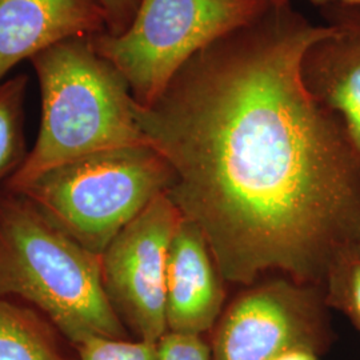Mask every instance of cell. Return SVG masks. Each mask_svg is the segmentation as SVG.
I'll return each mask as SVG.
<instances>
[{
    "instance_id": "obj_6",
    "label": "cell",
    "mask_w": 360,
    "mask_h": 360,
    "mask_svg": "<svg viewBox=\"0 0 360 360\" xmlns=\"http://www.w3.org/2000/svg\"><path fill=\"white\" fill-rule=\"evenodd\" d=\"M183 215L159 195L101 255L104 292L135 340L158 345L167 334L168 254Z\"/></svg>"
},
{
    "instance_id": "obj_5",
    "label": "cell",
    "mask_w": 360,
    "mask_h": 360,
    "mask_svg": "<svg viewBox=\"0 0 360 360\" xmlns=\"http://www.w3.org/2000/svg\"><path fill=\"white\" fill-rule=\"evenodd\" d=\"M269 8V0H141L126 31L94 35L91 43L124 77L135 102L148 107L198 52Z\"/></svg>"
},
{
    "instance_id": "obj_7",
    "label": "cell",
    "mask_w": 360,
    "mask_h": 360,
    "mask_svg": "<svg viewBox=\"0 0 360 360\" xmlns=\"http://www.w3.org/2000/svg\"><path fill=\"white\" fill-rule=\"evenodd\" d=\"M331 342L321 316L284 302L276 292L245 296L226 312L211 346V360H275L288 349L318 355Z\"/></svg>"
},
{
    "instance_id": "obj_13",
    "label": "cell",
    "mask_w": 360,
    "mask_h": 360,
    "mask_svg": "<svg viewBox=\"0 0 360 360\" xmlns=\"http://www.w3.org/2000/svg\"><path fill=\"white\" fill-rule=\"evenodd\" d=\"M75 348L79 360H160L158 345L142 340L89 336Z\"/></svg>"
},
{
    "instance_id": "obj_18",
    "label": "cell",
    "mask_w": 360,
    "mask_h": 360,
    "mask_svg": "<svg viewBox=\"0 0 360 360\" xmlns=\"http://www.w3.org/2000/svg\"><path fill=\"white\" fill-rule=\"evenodd\" d=\"M270 4L274 6H283V4H290V0H269ZM312 3L318 4H345V6H359L360 0H309Z\"/></svg>"
},
{
    "instance_id": "obj_17",
    "label": "cell",
    "mask_w": 360,
    "mask_h": 360,
    "mask_svg": "<svg viewBox=\"0 0 360 360\" xmlns=\"http://www.w3.org/2000/svg\"><path fill=\"white\" fill-rule=\"evenodd\" d=\"M275 360H319L318 354L307 349V348H294L288 349L284 354H282L279 358Z\"/></svg>"
},
{
    "instance_id": "obj_16",
    "label": "cell",
    "mask_w": 360,
    "mask_h": 360,
    "mask_svg": "<svg viewBox=\"0 0 360 360\" xmlns=\"http://www.w3.org/2000/svg\"><path fill=\"white\" fill-rule=\"evenodd\" d=\"M105 16L110 34H122L129 28L141 0H98Z\"/></svg>"
},
{
    "instance_id": "obj_15",
    "label": "cell",
    "mask_w": 360,
    "mask_h": 360,
    "mask_svg": "<svg viewBox=\"0 0 360 360\" xmlns=\"http://www.w3.org/2000/svg\"><path fill=\"white\" fill-rule=\"evenodd\" d=\"M158 348L160 360H211V346L200 335L167 333Z\"/></svg>"
},
{
    "instance_id": "obj_3",
    "label": "cell",
    "mask_w": 360,
    "mask_h": 360,
    "mask_svg": "<svg viewBox=\"0 0 360 360\" xmlns=\"http://www.w3.org/2000/svg\"><path fill=\"white\" fill-rule=\"evenodd\" d=\"M41 122L32 151L6 190L16 193L52 168L105 150L148 144L136 102L115 67L89 38L63 40L32 58Z\"/></svg>"
},
{
    "instance_id": "obj_1",
    "label": "cell",
    "mask_w": 360,
    "mask_h": 360,
    "mask_svg": "<svg viewBox=\"0 0 360 360\" xmlns=\"http://www.w3.org/2000/svg\"><path fill=\"white\" fill-rule=\"evenodd\" d=\"M330 32L270 4L198 52L155 103H136L172 169L168 196L230 281L270 269L328 278L360 245L359 159L303 79L306 52Z\"/></svg>"
},
{
    "instance_id": "obj_2",
    "label": "cell",
    "mask_w": 360,
    "mask_h": 360,
    "mask_svg": "<svg viewBox=\"0 0 360 360\" xmlns=\"http://www.w3.org/2000/svg\"><path fill=\"white\" fill-rule=\"evenodd\" d=\"M0 299L37 309L74 346L89 336L129 339L104 292L101 257L7 190L0 193Z\"/></svg>"
},
{
    "instance_id": "obj_12",
    "label": "cell",
    "mask_w": 360,
    "mask_h": 360,
    "mask_svg": "<svg viewBox=\"0 0 360 360\" xmlns=\"http://www.w3.org/2000/svg\"><path fill=\"white\" fill-rule=\"evenodd\" d=\"M26 82L16 77L0 84V183H7L28 155L23 134Z\"/></svg>"
},
{
    "instance_id": "obj_9",
    "label": "cell",
    "mask_w": 360,
    "mask_h": 360,
    "mask_svg": "<svg viewBox=\"0 0 360 360\" xmlns=\"http://www.w3.org/2000/svg\"><path fill=\"white\" fill-rule=\"evenodd\" d=\"M104 26L98 0H0V82L23 59Z\"/></svg>"
},
{
    "instance_id": "obj_11",
    "label": "cell",
    "mask_w": 360,
    "mask_h": 360,
    "mask_svg": "<svg viewBox=\"0 0 360 360\" xmlns=\"http://www.w3.org/2000/svg\"><path fill=\"white\" fill-rule=\"evenodd\" d=\"M0 360H79V355L39 311L13 299H0Z\"/></svg>"
},
{
    "instance_id": "obj_4",
    "label": "cell",
    "mask_w": 360,
    "mask_h": 360,
    "mask_svg": "<svg viewBox=\"0 0 360 360\" xmlns=\"http://www.w3.org/2000/svg\"><path fill=\"white\" fill-rule=\"evenodd\" d=\"M174 174L150 144L87 155L52 168L16 191L96 255L159 195ZM13 193V191H11Z\"/></svg>"
},
{
    "instance_id": "obj_8",
    "label": "cell",
    "mask_w": 360,
    "mask_h": 360,
    "mask_svg": "<svg viewBox=\"0 0 360 360\" xmlns=\"http://www.w3.org/2000/svg\"><path fill=\"white\" fill-rule=\"evenodd\" d=\"M331 32L303 59L309 92L339 120L360 162V7L335 4Z\"/></svg>"
},
{
    "instance_id": "obj_14",
    "label": "cell",
    "mask_w": 360,
    "mask_h": 360,
    "mask_svg": "<svg viewBox=\"0 0 360 360\" xmlns=\"http://www.w3.org/2000/svg\"><path fill=\"white\" fill-rule=\"evenodd\" d=\"M339 306L360 333V245L349 248L328 275Z\"/></svg>"
},
{
    "instance_id": "obj_10",
    "label": "cell",
    "mask_w": 360,
    "mask_h": 360,
    "mask_svg": "<svg viewBox=\"0 0 360 360\" xmlns=\"http://www.w3.org/2000/svg\"><path fill=\"white\" fill-rule=\"evenodd\" d=\"M221 307V291L205 235L183 218L169 247L166 285L168 333L200 335L212 330Z\"/></svg>"
}]
</instances>
